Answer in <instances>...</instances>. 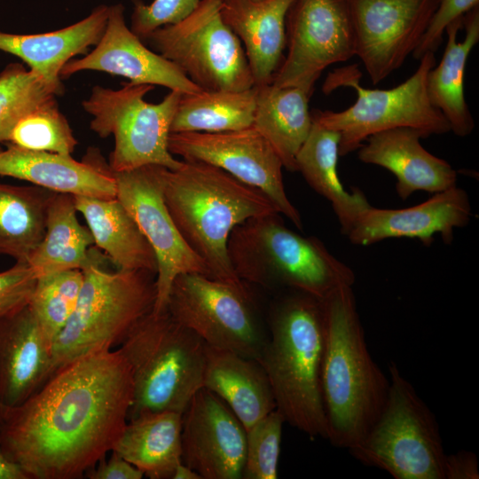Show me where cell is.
<instances>
[{
	"label": "cell",
	"instance_id": "d4e9b609",
	"mask_svg": "<svg viewBox=\"0 0 479 479\" xmlns=\"http://www.w3.org/2000/svg\"><path fill=\"white\" fill-rule=\"evenodd\" d=\"M447 43L440 63L427 76L430 103L459 137L469 135L475 122L465 99L464 76L468 56L479 41V5L463 19L451 23L446 30Z\"/></svg>",
	"mask_w": 479,
	"mask_h": 479
},
{
	"label": "cell",
	"instance_id": "4fadbf2b",
	"mask_svg": "<svg viewBox=\"0 0 479 479\" xmlns=\"http://www.w3.org/2000/svg\"><path fill=\"white\" fill-rule=\"evenodd\" d=\"M167 169L152 164L120 172L111 170L116 183V198L156 255L155 313L165 310L171 285L179 274L199 273L211 278L206 263L182 238L165 204Z\"/></svg>",
	"mask_w": 479,
	"mask_h": 479
},
{
	"label": "cell",
	"instance_id": "f35d334b",
	"mask_svg": "<svg viewBox=\"0 0 479 479\" xmlns=\"http://www.w3.org/2000/svg\"><path fill=\"white\" fill-rule=\"evenodd\" d=\"M37 278L27 262L0 272V318L28 304Z\"/></svg>",
	"mask_w": 479,
	"mask_h": 479
},
{
	"label": "cell",
	"instance_id": "44dd1931",
	"mask_svg": "<svg viewBox=\"0 0 479 479\" xmlns=\"http://www.w3.org/2000/svg\"><path fill=\"white\" fill-rule=\"evenodd\" d=\"M425 135L412 128H396L370 136L357 149L358 159L390 171L396 191L405 200L413 192L436 193L456 186L457 172L444 159L427 151Z\"/></svg>",
	"mask_w": 479,
	"mask_h": 479
},
{
	"label": "cell",
	"instance_id": "7402d4cb",
	"mask_svg": "<svg viewBox=\"0 0 479 479\" xmlns=\"http://www.w3.org/2000/svg\"><path fill=\"white\" fill-rule=\"evenodd\" d=\"M51 344L26 305L0 318V400L20 405L51 375Z\"/></svg>",
	"mask_w": 479,
	"mask_h": 479
},
{
	"label": "cell",
	"instance_id": "4316f807",
	"mask_svg": "<svg viewBox=\"0 0 479 479\" xmlns=\"http://www.w3.org/2000/svg\"><path fill=\"white\" fill-rule=\"evenodd\" d=\"M94 244L122 271H145L156 275L157 259L137 223L117 198L74 196Z\"/></svg>",
	"mask_w": 479,
	"mask_h": 479
},
{
	"label": "cell",
	"instance_id": "603a6c76",
	"mask_svg": "<svg viewBox=\"0 0 479 479\" xmlns=\"http://www.w3.org/2000/svg\"><path fill=\"white\" fill-rule=\"evenodd\" d=\"M292 1L222 0V19L244 45L255 86L271 83L283 62Z\"/></svg>",
	"mask_w": 479,
	"mask_h": 479
},
{
	"label": "cell",
	"instance_id": "ac0fdd59",
	"mask_svg": "<svg viewBox=\"0 0 479 479\" xmlns=\"http://www.w3.org/2000/svg\"><path fill=\"white\" fill-rule=\"evenodd\" d=\"M84 70L123 76L134 84L161 85L183 94L202 90L175 64L143 43L127 26L122 4L109 6L106 28L95 48L81 59L69 60L60 78Z\"/></svg>",
	"mask_w": 479,
	"mask_h": 479
},
{
	"label": "cell",
	"instance_id": "83f0119b",
	"mask_svg": "<svg viewBox=\"0 0 479 479\" xmlns=\"http://www.w3.org/2000/svg\"><path fill=\"white\" fill-rule=\"evenodd\" d=\"M340 135L312 121L310 131L295 157V171L326 199L335 213L341 232L347 235L358 216L371 207L364 192L347 191L338 176Z\"/></svg>",
	"mask_w": 479,
	"mask_h": 479
},
{
	"label": "cell",
	"instance_id": "52a82bcc",
	"mask_svg": "<svg viewBox=\"0 0 479 479\" xmlns=\"http://www.w3.org/2000/svg\"><path fill=\"white\" fill-rule=\"evenodd\" d=\"M82 272L75 309L52 344V373L76 358L121 345L137 323L153 309L155 274L145 271H107L99 262L88 265Z\"/></svg>",
	"mask_w": 479,
	"mask_h": 479
},
{
	"label": "cell",
	"instance_id": "e0dca14e",
	"mask_svg": "<svg viewBox=\"0 0 479 479\" xmlns=\"http://www.w3.org/2000/svg\"><path fill=\"white\" fill-rule=\"evenodd\" d=\"M181 459L201 479H241L246 429L229 406L200 389L182 413Z\"/></svg>",
	"mask_w": 479,
	"mask_h": 479
},
{
	"label": "cell",
	"instance_id": "f1b7e54d",
	"mask_svg": "<svg viewBox=\"0 0 479 479\" xmlns=\"http://www.w3.org/2000/svg\"><path fill=\"white\" fill-rule=\"evenodd\" d=\"M254 128L271 144L283 166L295 171V157L312 127L313 90L299 86H255Z\"/></svg>",
	"mask_w": 479,
	"mask_h": 479
},
{
	"label": "cell",
	"instance_id": "836d02e7",
	"mask_svg": "<svg viewBox=\"0 0 479 479\" xmlns=\"http://www.w3.org/2000/svg\"><path fill=\"white\" fill-rule=\"evenodd\" d=\"M82 282V270L62 271L37 278L27 305L51 346L75 309Z\"/></svg>",
	"mask_w": 479,
	"mask_h": 479
},
{
	"label": "cell",
	"instance_id": "8992f818",
	"mask_svg": "<svg viewBox=\"0 0 479 479\" xmlns=\"http://www.w3.org/2000/svg\"><path fill=\"white\" fill-rule=\"evenodd\" d=\"M133 378L128 420L140 413H183L203 388L206 343L167 310L141 318L119 348Z\"/></svg>",
	"mask_w": 479,
	"mask_h": 479
},
{
	"label": "cell",
	"instance_id": "1f68e13d",
	"mask_svg": "<svg viewBox=\"0 0 479 479\" xmlns=\"http://www.w3.org/2000/svg\"><path fill=\"white\" fill-rule=\"evenodd\" d=\"M55 193L36 185L0 183V256L27 261L44 235L47 208Z\"/></svg>",
	"mask_w": 479,
	"mask_h": 479
},
{
	"label": "cell",
	"instance_id": "d6986e66",
	"mask_svg": "<svg viewBox=\"0 0 479 479\" xmlns=\"http://www.w3.org/2000/svg\"><path fill=\"white\" fill-rule=\"evenodd\" d=\"M470 217L469 197L456 185L405 208L371 206L358 216L346 236L357 246H369L391 238H410L429 247L438 234L449 245L453 241L454 231L466 226Z\"/></svg>",
	"mask_w": 479,
	"mask_h": 479
},
{
	"label": "cell",
	"instance_id": "7c38bea8",
	"mask_svg": "<svg viewBox=\"0 0 479 479\" xmlns=\"http://www.w3.org/2000/svg\"><path fill=\"white\" fill-rule=\"evenodd\" d=\"M165 310L207 345L258 359L268 334L253 310L247 288L199 273L179 274Z\"/></svg>",
	"mask_w": 479,
	"mask_h": 479
},
{
	"label": "cell",
	"instance_id": "7bdbcfd3",
	"mask_svg": "<svg viewBox=\"0 0 479 479\" xmlns=\"http://www.w3.org/2000/svg\"><path fill=\"white\" fill-rule=\"evenodd\" d=\"M0 479H28L24 471L10 461L0 449Z\"/></svg>",
	"mask_w": 479,
	"mask_h": 479
},
{
	"label": "cell",
	"instance_id": "f546056e",
	"mask_svg": "<svg viewBox=\"0 0 479 479\" xmlns=\"http://www.w3.org/2000/svg\"><path fill=\"white\" fill-rule=\"evenodd\" d=\"M182 413L162 411L130 419L112 452L151 479H172L182 461Z\"/></svg>",
	"mask_w": 479,
	"mask_h": 479
},
{
	"label": "cell",
	"instance_id": "b9f144b4",
	"mask_svg": "<svg viewBox=\"0 0 479 479\" xmlns=\"http://www.w3.org/2000/svg\"><path fill=\"white\" fill-rule=\"evenodd\" d=\"M444 479H478V459L468 451H459L445 455L444 464Z\"/></svg>",
	"mask_w": 479,
	"mask_h": 479
},
{
	"label": "cell",
	"instance_id": "74e56055",
	"mask_svg": "<svg viewBox=\"0 0 479 479\" xmlns=\"http://www.w3.org/2000/svg\"><path fill=\"white\" fill-rule=\"evenodd\" d=\"M200 0H133L130 29L142 41L155 29L176 24L190 15Z\"/></svg>",
	"mask_w": 479,
	"mask_h": 479
},
{
	"label": "cell",
	"instance_id": "8fae6325",
	"mask_svg": "<svg viewBox=\"0 0 479 479\" xmlns=\"http://www.w3.org/2000/svg\"><path fill=\"white\" fill-rule=\"evenodd\" d=\"M222 0H200L183 20L161 27L145 40L203 90L255 86L244 48L221 16Z\"/></svg>",
	"mask_w": 479,
	"mask_h": 479
},
{
	"label": "cell",
	"instance_id": "8d00e7d4",
	"mask_svg": "<svg viewBox=\"0 0 479 479\" xmlns=\"http://www.w3.org/2000/svg\"><path fill=\"white\" fill-rule=\"evenodd\" d=\"M281 412L275 409L246 429L244 479H276L283 425Z\"/></svg>",
	"mask_w": 479,
	"mask_h": 479
},
{
	"label": "cell",
	"instance_id": "ab89813d",
	"mask_svg": "<svg viewBox=\"0 0 479 479\" xmlns=\"http://www.w3.org/2000/svg\"><path fill=\"white\" fill-rule=\"evenodd\" d=\"M479 5V0H439L420 43L413 51V58L420 59L427 52L437 51L447 27Z\"/></svg>",
	"mask_w": 479,
	"mask_h": 479
},
{
	"label": "cell",
	"instance_id": "d6a6232c",
	"mask_svg": "<svg viewBox=\"0 0 479 479\" xmlns=\"http://www.w3.org/2000/svg\"><path fill=\"white\" fill-rule=\"evenodd\" d=\"M256 87L244 90H200L182 94L170 133L223 132L251 127Z\"/></svg>",
	"mask_w": 479,
	"mask_h": 479
},
{
	"label": "cell",
	"instance_id": "484cf974",
	"mask_svg": "<svg viewBox=\"0 0 479 479\" xmlns=\"http://www.w3.org/2000/svg\"><path fill=\"white\" fill-rule=\"evenodd\" d=\"M108 13L109 6L99 5L83 20L56 31L28 35L0 32V51L18 57L50 83L62 85V67L98 43Z\"/></svg>",
	"mask_w": 479,
	"mask_h": 479
},
{
	"label": "cell",
	"instance_id": "ffe728a7",
	"mask_svg": "<svg viewBox=\"0 0 479 479\" xmlns=\"http://www.w3.org/2000/svg\"><path fill=\"white\" fill-rule=\"evenodd\" d=\"M0 176L24 180L46 190L73 196L116 198V183L104 159L94 150L82 161L69 154L21 148L0 151Z\"/></svg>",
	"mask_w": 479,
	"mask_h": 479
},
{
	"label": "cell",
	"instance_id": "4dcf8cb0",
	"mask_svg": "<svg viewBox=\"0 0 479 479\" xmlns=\"http://www.w3.org/2000/svg\"><path fill=\"white\" fill-rule=\"evenodd\" d=\"M75 197L56 192L46 214L44 235L27 263L36 278L67 271L83 270L98 262L93 254V237L77 218Z\"/></svg>",
	"mask_w": 479,
	"mask_h": 479
},
{
	"label": "cell",
	"instance_id": "6da1fadb",
	"mask_svg": "<svg viewBox=\"0 0 479 479\" xmlns=\"http://www.w3.org/2000/svg\"><path fill=\"white\" fill-rule=\"evenodd\" d=\"M133 397L131 369L119 349L76 358L7 408L0 449L28 479L82 478L112 452Z\"/></svg>",
	"mask_w": 479,
	"mask_h": 479
},
{
	"label": "cell",
	"instance_id": "f6af8a7d",
	"mask_svg": "<svg viewBox=\"0 0 479 479\" xmlns=\"http://www.w3.org/2000/svg\"><path fill=\"white\" fill-rule=\"evenodd\" d=\"M6 410L7 408L3 404V403L0 400V426L4 420Z\"/></svg>",
	"mask_w": 479,
	"mask_h": 479
},
{
	"label": "cell",
	"instance_id": "9c48e42d",
	"mask_svg": "<svg viewBox=\"0 0 479 479\" xmlns=\"http://www.w3.org/2000/svg\"><path fill=\"white\" fill-rule=\"evenodd\" d=\"M385 405L366 436L349 449L361 463L395 479H444L440 428L428 406L397 365H389Z\"/></svg>",
	"mask_w": 479,
	"mask_h": 479
},
{
	"label": "cell",
	"instance_id": "d590c367",
	"mask_svg": "<svg viewBox=\"0 0 479 479\" xmlns=\"http://www.w3.org/2000/svg\"><path fill=\"white\" fill-rule=\"evenodd\" d=\"M7 142L28 150L69 155L77 145L56 98L37 106L20 118L12 129Z\"/></svg>",
	"mask_w": 479,
	"mask_h": 479
},
{
	"label": "cell",
	"instance_id": "3957f363",
	"mask_svg": "<svg viewBox=\"0 0 479 479\" xmlns=\"http://www.w3.org/2000/svg\"><path fill=\"white\" fill-rule=\"evenodd\" d=\"M164 200L182 238L206 263L211 278L247 288L231 264L229 237L250 218L279 213L275 205L224 170L186 161L177 169H167Z\"/></svg>",
	"mask_w": 479,
	"mask_h": 479
},
{
	"label": "cell",
	"instance_id": "ee69618b",
	"mask_svg": "<svg viewBox=\"0 0 479 479\" xmlns=\"http://www.w3.org/2000/svg\"><path fill=\"white\" fill-rule=\"evenodd\" d=\"M172 479H201V477L196 471L181 461L177 466Z\"/></svg>",
	"mask_w": 479,
	"mask_h": 479
},
{
	"label": "cell",
	"instance_id": "7a4b0ae2",
	"mask_svg": "<svg viewBox=\"0 0 479 479\" xmlns=\"http://www.w3.org/2000/svg\"><path fill=\"white\" fill-rule=\"evenodd\" d=\"M324 347L321 392L332 445L349 449L359 443L380 416L389 379L372 358L350 286L323 300Z\"/></svg>",
	"mask_w": 479,
	"mask_h": 479
},
{
	"label": "cell",
	"instance_id": "cb8c5ba5",
	"mask_svg": "<svg viewBox=\"0 0 479 479\" xmlns=\"http://www.w3.org/2000/svg\"><path fill=\"white\" fill-rule=\"evenodd\" d=\"M203 388L220 397L245 429L276 409L270 381L258 360L207 344Z\"/></svg>",
	"mask_w": 479,
	"mask_h": 479
},
{
	"label": "cell",
	"instance_id": "9a60e30c",
	"mask_svg": "<svg viewBox=\"0 0 479 479\" xmlns=\"http://www.w3.org/2000/svg\"><path fill=\"white\" fill-rule=\"evenodd\" d=\"M168 148L186 161L219 168L261 191L298 229L302 217L286 192L283 163L271 144L251 127L223 132L170 133Z\"/></svg>",
	"mask_w": 479,
	"mask_h": 479
},
{
	"label": "cell",
	"instance_id": "30bf717a",
	"mask_svg": "<svg viewBox=\"0 0 479 479\" xmlns=\"http://www.w3.org/2000/svg\"><path fill=\"white\" fill-rule=\"evenodd\" d=\"M153 89V85L131 82L122 83L118 90L97 85L82 104L92 116L90 128L102 138L114 136L108 162L114 172L152 164L175 170L183 164L168 148L170 126L183 93L170 90L157 104L146 102L144 97Z\"/></svg>",
	"mask_w": 479,
	"mask_h": 479
},
{
	"label": "cell",
	"instance_id": "277c9868",
	"mask_svg": "<svg viewBox=\"0 0 479 479\" xmlns=\"http://www.w3.org/2000/svg\"><path fill=\"white\" fill-rule=\"evenodd\" d=\"M324 323L323 300L285 289L271 307L267 340L257 360L286 422L310 437L326 439L320 381Z\"/></svg>",
	"mask_w": 479,
	"mask_h": 479
},
{
	"label": "cell",
	"instance_id": "60d3db41",
	"mask_svg": "<svg viewBox=\"0 0 479 479\" xmlns=\"http://www.w3.org/2000/svg\"><path fill=\"white\" fill-rule=\"evenodd\" d=\"M90 479H142L144 474L122 457L111 452L110 458L101 459L86 474Z\"/></svg>",
	"mask_w": 479,
	"mask_h": 479
},
{
	"label": "cell",
	"instance_id": "e575fe53",
	"mask_svg": "<svg viewBox=\"0 0 479 479\" xmlns=\"http://www.w3.org/2000/svg\"><path fill=\"white\" fill-rule=\"evenodd\" d=\"M62 91L63 85L50 83L21 63L7 65L0 72V143L7 142L20 118Z\"/></svg>",
	"mask_w": 479,
	"mask_h": 479
},
{
	"label": "cell",
	"instance_id": "5b68a950",
	"mask_svg": "<svg viewBox=\"0 0 479 479\" xmlns=\"http://www.w3.org/2000/svg\"><path fill=\"white\" fill-rule=\"evenodd\" d=\"M231 264L243 282L301 291L324 300L353 287L356 276L316 237L287 228L279 213L250 218L228 240Z\"/></svg>",
	"mask_w": 479,
	"mask_h": 479
},
{
	"label": "cell",
	"instance_id": "5bb4252c",
	"mask_svg": "<svg viewBox=\"0 0 479 479\" xmlns=\"http://www.w3.org/2000/svg\"><path fill=\"white\" fill-rule=\"evenodd\" d=\"M285 23L287 52L275 86L314 90L325 68L355 56L348 0H293Z\"/></svg>",
	"mask_w": 479,
	"mask_h": 479
},
{
	"label": "cell",
	"instance_id": "ba28073f",
	"mask_svg": "<svg viewBox=\"0 0 479 479\" xmlns=\"http://www.w3.org/2000/svg\"><path fill=\"white\" fill-rule=\"evenodd\" d=\"M419 60L418 68L407 80L388 90L361 86L357 65L329 74L323 85L326 93L339 86L357 91V100L345 110L311 112L312 121L339 133L340 156L357 150L370 136L391 129L412 128L426 137L451 131L448 122L430 103L427 92V76L436 65L435 53L427 52Z\"/></svg>",
	"mask_w": 479,
	"mask_h": 479
},
{
	"label": "cell",
	"instance_id": "2e32d148",
	"mask_svg": "<svg viewBox=\"0 0 479 479\" xmlns=\"http://www.w3.org/2000/svg\"><path fill=\"white\" fill-rule=\"evenodd\" d=\"M355 55L373 84L398 69L424 35L439 0H348Z\"/></svg>",
	"mask_w": 479,
	"mask_h": 479
}]
</instances>
